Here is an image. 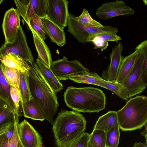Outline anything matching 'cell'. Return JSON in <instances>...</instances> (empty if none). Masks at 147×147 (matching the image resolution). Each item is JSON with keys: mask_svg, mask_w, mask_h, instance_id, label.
<instances>
[{"mask_svg": "<svg viewBox=\"0 0 147 147\" xmlns=\"http://www.w3.org/2000/svg\"><path fill=\"white\" fill-rule=\"evenodd\" d=\"M30 65L29 83L32 97L45 119L53 125V117L59 106L56 93L41 74L35 62Z\"/></svg>", "mask_w": 147, "mask_h": 147, "instance_id": "obj_1", "label": "cell"}, {"mask_svg": "<svg viewBox=\"0 0 147 147\" xmlns=\"http://www.w3.org/2000/svg\"><path fill=\"white\" fill-rule=\"evenodd\" d=\"M53 125L57 146L68 147L85 132L86 121L80 112L61 110Z\"/></svg>", "mask_w": 147, "mask_h": 147, "instance_id": "obj_2", "label": "cell"}, {"mask_svg": "<svg viewBox=\"0 0 147 147\" xmlns=\"http://www.w3.org/2000/svg\"><path fill=\"white\" fill-rule=\"evenodd\" d=\"M64 97L67 106L79 112L98 113L105 108V94L97 88L69 86L64 93Z\"/></svg>", "mask_w": 147, "mask_h": 147, "instance_id": "obj_3", "label": "cell"}, {"mask_svg": "<svg viewBox=\"0 0 147 147\" xmlns=\"http://www.w3.org/2000/svg\"><path fill=\"white\" fill-rule=\"evenodd\" d=\"M117 114L122 131L141 128L147 123V96L137 95L130 98Z\"/></svg>", "mask_w": 147, "mask_h": 147, "instance_id": "obj_4", "label": "cell"}, {"mask_svg": "<svg viewBox=\"0 0 147 147\" xmlns=\"http://www.w3.org/2000/svg\"><path fill=\"white\" fill-rule=\"evenodd\" d=\"M67 31L79 42L85 44L89 42L93 36L101 34H117L118 29L110 25H103L100 27L86 26L79 22L75 16L69 12L67 20Z\"/></svg>", "mask_w": 147, "mask_h": 147, "instance_id": "obj_5", "label": "cell"}, {"mask_svg": "<svg viewBox=\"0 0 147 147\" xmlns=\"http://www.w3.org/2000/svg\"><path fill=\"white\" fill-rule=\"evenodd\" d=\"M69 79L76 83L94 84L109 90L124 100L129 98L128 92L121 84L107 81L94 72L86 71L72 75Z\"/></svg>", "mask_w": 147, "mask_h": 147, "instance_id": "obj_6", "label": "cell"}, {"mask_svg": "<svg viewBox=\"0 0 147 147\" xmlns=\"http://www.w3.org/2000/svg\"><path fill=\"white\" fill-rule=\"evenodd\" d=\"M17 10L23 18V24H30L31 19L36 15L42 18L47 16V0H14Z\"/></svg>", "mask_w": 147, "mask_h": 147, "instance_id": "obj_7", "label": "cell"}, {"mask_svg": "<svg viewBox=\"0 0 147 147\" xmlns=\"http://www.w3.org/2000/svg\"><path fill=\"white\" fill-rule=\"evenodd\" d=\"M10 53L18 55L30 65H32L34 62L32 53L28 46L26 35L21 26L13 42L5 43L1 47L0 57Z\"/></svg>", "mask_w": 147, "mask_h": 147, "instance_id": "obj_8", "label": "cell"}, {"mask_svg": "<svg viewBox=\"0 0 147 147\" xmlns=\"http://www.w3.org/2000/svg\"><path fill=\"white\" fill-rule=\"evenodd\" d=\"M143 55L139 53L131 72L121 84L125 88L131 98L140 95L147 87L142 76Z\"/></svg>", "mask_w": 147, "mask_h": 147, "instance_id": "obj_9", "label": "cell"}, {"mask_svg": "<svg viewBox=\"0 0 147 147\" xmlns=\"http://www.w3.org/2000/svg\"><path fill=\"white\" fill-rule=\"evenodd\" d=\"M51 69L59 81L69 79L72 75L89 72V69L78 60L69 61L65 56L62 59L52 61Z\"/></svg>", "mask_w": 147, "mask_h": 147, "instance_id": "obj_10", "label": "cell"}, {"mask_svg": "<svg viewBox=\"0 0 147 147\" xmlns=\"http://www.w3.org/2000/svg\"><path fill=\"white\" fill-rule=\"evenodd\" d=\"M134 12V9L124 1L117 0L102 4L97 9L95 14L99 19L105 20L121 15H131Z\"/></svg>", "mask_w": 147, "mask_h": 147, "instance_id": "obj_11", "label": "cell"}, {"mask_svg": "<svg viewBox=\"0 0 147 147\" xmlns=\"http://www.w3.org/2000/svg\"><path fill=\"white\" fill-rule=\"evenodd\" d=\"M47 16L63 29L67 26L69 2L66 0H47Z\"/></svg>", "mask_w": 147, "mask_h": 147, "instance_id": "obj_12", "label": "cell"}, {"mask_svg": "<svg viewBox=\"0 0 147 147\" xmlns=\"http://www.w3.org/2000/svg\"><path fill=\"white\" fill-rule=\"evenodd\" d=\"M20 16L17 9L13 7L5 12L2 25L5 43H11L15 40L21 26Z\"/></svg>", "mask_w": 147, "mask_h": 147, "instance_id": "obj_13", "label": "cell"}, {"mask_svg": "<svg viewBox=\"0 0 147 147\" xmlns=\"http://www.w3.org/2000/svg\"><path fill=\"white\" fill-rule=\"evenodd\" d=\"M18 135L24 147H43L42 138L26 120L19 124Z\"/></svg>", "mask_w": 147, "mask_h": 147, "instance_id": "obj_14", "label": "cell"}, {"mask_svg": "<svg viewBox=\"0 0 147 147\" xmlns=\"http://www.w3.org/2000/svg\"><path fill=\"white\" fill-rule=\"evenodd\" d=\"M123 49V46L121 42L112 48L109 55L110 63L107 69L103 71L102 74L104 79L112 83H117L118 72L123 58L121 55Z\"/></svg>", "mask_w": 147, "mask_h": 147, "instance_id": "obj_15", "label": "cell"}, {"mask_svg": "<svg viewBox=\"0 0 147 147\" xmlns=\"http://www.w3.org/2000/svg\"><path fill=\"white\" fill-rule=\"evenodd\" d=\"M41 19L52 42L60 47L65 45L66 41L63 29L52 21L47 16Z\"/></svg>", "mask_w": 147, "mask_h": 147, "instance_id": "obj_16", "label": "cell"}, {"mask_svg": "<svg viewBox=\"0 0 147 147\" xmlns=\"http://www.w3.org/2000/svg\"><path fill=\"white\" fill-rule=\"evenodd\" d=\"M19 112L12 109L6 102L0 98V129L12 124L19 123Z\"/></svg>", "mask_w": 147, "mask_h": 147, "instance_id": "obj_17", "label": "cell"}, {"mask_svg": "<svg viewBox=\"0 0 147 147\" xmlns=\"http://www.w3.org/2000/svg\"><path fill=\"white\" fill-rule=\"evenodd\" d=\"M31 31L38 58L49 68H51L52 62L51 52L44 40L32 28L30 24L27 25Z\"/></svg>", "mask_w": 147, "mask_h": 147, "instance_id": "obj_18", "label": "cell"}, {"mask_svg": "<svg viewBox=\"0 0 147 147\" xmlns=\"http://www.w3.org/2000/svg\"><path fill=\"white\" fill-rule=\"evenodd\" d=\"M35 63L41 74L56 93L63 89V85L51 68L47 67L38 58L36 59Z\"/></svg>", "mask_w": 147, "mask_h": 147, "instance_id": "obj_19", "label": "cell"}, {"mask_svg": "<svg viewBox=\"0 0 147 147\" xmlns=\"http://www.w3.org/2000/svg\"><path fill=\"white\" fill-rule=\"evenodd\" d=\"M1 62L5 66L16 69L22 72L29 70L30 66L18 55L10 53L0 57Z\"/></svg>", "mask_w": 147, "mask_h": 147, "instance_id": "obj_20", "label": "cell"}, {"mask_svg": "<svg viewBox=\"0 0 147 147\" xmlns=\"http://www.w3.org/2000/svg\"><path fill=\"white\" fill-rule=\"evenodd\" d=\"M139 53L135 51L123 57L118 72L117 82L121 84L129 74L135 63Z\"/></svg>", "mask_w": 147, "mask_h": 147, "instance_id": "obj_21", "label": "cell"}, {"mask_svg": "<svg viewBox=\"0 0 147 147\" xmlns=\"http://www.w3.org/2000/svg\"><path fill=\"white\" fill-rule=\"evenodd\" d=\"M119 125L117 112L109 111L99 117L94 127V129H99L105 133L112 127Z\"/></svg>", "mask_w": 147, "mask_h": 147, "instance_id": "obj_22", "label": "cell"}, {"mask_svg": "<svg viewBox=\"0 0 147 147\" xmlns=\"http://www.w3.org/2000/svg\"><path fill=\"white\" fill-rule=\"evenodd\" d=\"M20 104L24 117L41 121L45 119L41 110L33 99L26 103Z\"/></svg>", "mask_w": 147, "mask_h": 147, "instance_id": "obj_23", "label": "cell"}, {"mask_svg": "<svg viewBox=\"0 0 147 147\" xmlns=\"http://www.w3.org/2000/svg\"><path fill=\"white\" fill-rule=\"evenodd\" d=\"M19 73L20 101L21 103H26L33 99L29 86V71L24 72L19 71Z\"/></svg>", "mask_w": 147, "mask_h": 147, "instance_id": "obj_24", "label": "cell"}, {"mask_svg": "<svg viewBox=\"0 0 147 147\" xmlns=\"http://www.w3.org/2000/svg\"><path fill=\"white\" fill-rule=\"evenodd\" d=\"M0 98L6 102L15 111L19 112L11 99L10 94V85L1 68L0 69Z\"/></svg>", "mask_w": 147, "mask_h": 147, "instance_id": "obj_25", "label": "cell"}, {"mask_svg": "<svg viewBox=\"0 0 147 147\" xmlns=\"http://www.w3.org/2000/svg\"><path fill=\"white\" fill-rule=\"evenodd\" d=\"M0 68L2 69L3 74L8 84L10 85L14 86L20 93L19 71L16 69L7 67L1 62Z\"/></svg>", "mask_w": 147, "mask_h": 147, "instance_id": "obj_26", "label": "cell"}, {"mask_svg": "<svg viewBox=\"0 0 147 147\" xmlns=\"http://www.w3.org/2000/svg\"><path fill=\"white\" fill-rule=\"evenodd\" d=\"M87 147H106V133L99 129H93L90 134Z\"/></svg>", "mask_w": 147, "mask_h": 147, "instance_id": "obj_27", "label": "cell"}, {"mask_svg": "<svg viewBox=\"0 0 147 147\" xmlns=\"http://www.w3.org/2000/svg\"><path fill=\"white\" fill-rule=\"evenodd\" d=\"M19 123L16 124L15 132L10 141L4 133L0 134V147H24L19 138L18 127Z\"/></svg>", "mask_w": 147, "mask_h": 147, "instance_id": "obj_28", "label": "cell"}, {"mask_svg": "<svg viewBox=\"0 0 147 147\" xmlns=\"http://www.w3.org/2000/svg\"><path fill=\"white\" fill-rule=\"evenodd\" d=\"M119 125L116 126L106 133V147H117L119 142L120 131Z\"/></svg>", "mask_w": 147, "mask_h": 147, "instance_id": "obj_29", "label": "cell"}, {"mask_svg": "<svg viewBox=\"0 0 147 147\" xmlns=\"http://www.w3.org/2000/svg\"><path fill=\"white\" fill-rule=\"evenodd\" d=\"M78 21L85 26L92 27H100L103 25L94 20L89 14L88 11L83 9L81 14L78 17L75 16Z\"/></svg>", "mask_w": 147, "mask_h": 147, "instance_id": "obj_30", "label": "cell"}, {"mask_svg": "<svg viewBox=\"0 0 147 147\" xmlns=\"http://www.w3.org/2000/svg\"><path fill=\"white\" fill-rule=\"evenodd\" d=\"M134 49L144 56L142 65V78L143 81L147 87V40L141 42Z\"/></svg>", "mask_w": 147, "mask_h": 147, "instance_id": "obj_31", "label": "cell"}, {"mask_svg": "<svg viewBox=\"0 0 147 147\" xmlns=\"http://www.w3.org/2000/svg\"><path fill=\"white\" fill-rule=\"evenodd\" d=\"M30 24L33 29L44 40L49 37L41 18L36 15L30 20Z\"/></svg>", "mask_w": 147, "mask_h": 147, "instance_id": "obj_32", "label": "cell"}, {"mask_svg": "<svg viewBox=\"0 0 147 147\" xmlns=\"http://www.w3.org/2000/svg\"><path fill=\"white\" fill-rule=\"evenodd\" d=\"M90 134L85 132L68 147H87Z\"/></svg>", "mask_w": 147, "mask_h": 147, "instance_id": "obj_33", "label": "cell"}, {"mask_svg": "<svg viewBox=\"0 0 147 147\" xmlns=\"http://www.w3.org/2000/svg\"><path fill=\"white\" fill-rule=\"evenodd\" d=\"M90 42H92L94 45V49H99L102 52L109 46L108 42L103 40L97 35L92 38L89 40Z\"/></svg>", "mask_w": 147, "mask_h": 147, "instance_id": "obj_34", "label": "cell"}, {"mask_svg": "<svg viewBox=\"0 0 147 147\" xmlns=\"http://www.w3.org/2000/svg\"><path fill=\"white\" fill-rule=\"evenodd\" d=\"M10 94L11 97L15 105L18 110H19L20 96L19 92L13 86L10 85Z\"/></svg>", "mask_w": 147, "mask_h": 147, "instance_id": "obj_35", "label": "cell"}, {"mask_svg": "<svg viewBox=\"0 0 147 147\" xmlns=\"http://www.w3.org/2000/svg\"><path fill=\"white\" fill-rule=\"evenodd\" d=\"M97 35L103 40L108 41H115L117 42L118 41L121 40L120 36L116 34L103 33Z\"/></svg>", "mask_w": 147, "mask_h": 147, "instance_id": "obj_36", "label": "cell"}, {"mask_svg": "<svg viewBox=\"0 0 147 147\" xmlns=\"http://www.w3.org/2000/svg\"><path fill=\"white\" fill-rule=\"evenodd\" d=\"M17 123L12 124L7 127L1 134L5 133L7 137L8 141L12 139L15 132L16 127Z\"/></svg>", "mask_w": 147, "mask_h": 147, "instance_id": "obj_37", "label": "cell"}, {"mask_svg": "<svg viewBox=\"0 0 147 147\" xmlns=\"http://www.w3.org/2000/svg\"><path fill=\"white\" fill-rule=\"evenodd\" d=\"M132 147H147V143L136 142L134 144Z\"/></svg>", "mask_w": 147, "mask_h": 147, "instance_id": "obj_38", "label": "cell"}, {"mask_svg": "<svg viewBox=\"0 0 147 147\" xmlns=\"http://www.w3.org/2000/svg\"><path fill=\"white\" fill-rule=\"evenodd\" d=\"M145 129L141 133L142 135L143 136L144 135L147 134V123L145 125Z\"/></svg>", "mask_w": 147, "mask_h": 147, "instance_id": "obj_39", "label": "cell"}, {"mask_svg": "<svg viewBox=\"0 0 147 147\" xmlns=\"http://www.w3.org/2000/svg\"><path fill=\"white\" fill-rule=\"evenodd\" d=\"M143 136H144L146 140V142L147 143V134L144 135Z\"/></svg>", "mask_w": 147, "mask_h": 147, "instance_id": "obj_40", "label": "cell"}, {"mask_svg": "<svg viewBox=\"0 0 147 147\" xmlns=\"http://www.w3.org/2000/svg\"><path fill=\"white\" fill-rule=\"evenodd\" d=\"M144 4L147 5V0H144L143 1Z\"/></svg>", "mask_w": 147, "mask_h": 147, "instance_id": "obj_41", "label": "cell"}]
</instances>
